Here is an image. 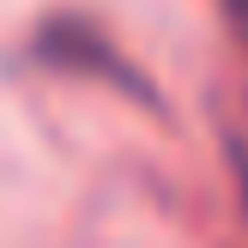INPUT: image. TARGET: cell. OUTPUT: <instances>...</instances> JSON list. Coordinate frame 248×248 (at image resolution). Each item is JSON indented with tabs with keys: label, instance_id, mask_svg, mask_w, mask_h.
Listing matches in <instances>:
<instances>
[{
	"label": "cell",
	"instance_id": "obj_1",
	"mask_svg": "<svg viewBox=\"0 0 248 248\" xmlns=\"http://www.w3.org/2000/svg\"><path fill=\"white\" fill-rule=\"evenodd\" d=\"M224 6H230V18L242 24V36H248V0H224Z\"/></svg>",
	"mask_w": 248,
	"mask_h": 248
}]
</instances>
